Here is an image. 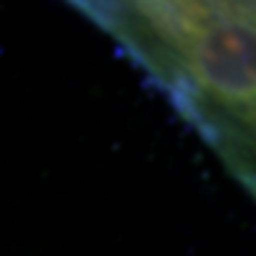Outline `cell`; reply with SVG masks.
I'll list each match as a JSON object with an SVG mask.
<instances>
[{"label":"cell","mask_w":256,"mask_h":256,"mask_svg":"<svg viewBox=\"0 0 256 256\" xmlns=\"http://www.w3.org/2000/svg\"><path fill=\"white\" fill-rule=\"evenodd\" d=\"M170 97L222 168L256 194L254 3H71Z\"/></svg>","instance_id":"6da1fadb"}]
</instances>
